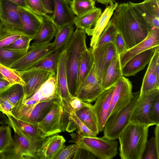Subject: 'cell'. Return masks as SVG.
I'll return each mask as SVG.
<instances>
[{"label":"cell","mask_w":159,"mask_h":159,"mask_svg":"<svg viewBox=\"0 0 159 159\" xmlns=\"http://www.w3.org/2000/svg\"><path fill=\"white\" fill-rule=\"evenodd\" d=\"M118 5V3L114 2L107 5L94 27L90 30L89 35L92 36L90 46L93 49L95 48L100 35L107 26Z\"/></svg>","instance_id":"26"},{"label":"cell","mask_w":159,"mask_h":159,"mask_svg":"<svg viewBox=\"0 0 159 159\" xmlns=\"http://www.w3.org/2000/svg\"><path fill=\"white\" fill-rule=\"evenodd\" d=\"M0 98L6 99L15 107L21 102L24 100L23 86L17 84L11 85L0 94Z\"/></svg>","instance_id":"35"},{"label":"cell","mask_w":159,"mask_h":159,"mask_svg":"<svg viewBox=\"0 0 159 159\" xmlns=\"http://www.w3.org/2000/svg\"><path fill=\"white\" fill-rule=\"evenodd\" d=\"M149 127L129 122L118 139L121 159H142L148 140Z\"/></svg>","instance_id":"2"},{"label":"cell","mask_w":159,"mask_h":159,"mask_svg":"<svg viewBox=\"0 0 159 159\" xmlns=\"http://www.w3.org/2000/svg\"><path fill=\"white\" fill-rule=\"evenodd\" d=\"M59 50L54 51L45 57L30 69H38L48 71L55 75Z\"/></svg>","instance_id":"36"},{"label":"cell","mask_w":159,"mask_h":159,"mask_svg":"<svg viewBox=\"0 0 159 159\" xmlns=\"http://www.w3.org/2000/svg\"><path fill=\"white\" fill-rule=\"evenodd\" d=\"M5 115L27 137L34 142L40 144L45 138L37 123L22 120L11 114Z\"/></svg>","instance_id":"27"},{"label":"cell","mask_w":159,"mask_h":159,"mask_svg":"<svg viewBox=\"0 0 159 159\" xmlns=\"http://www.w3.org/2000/svg\"><path fill=\"white\" fill-rule=\"evenodd\" d=\"M26 6L35 14L51 20V13L46 8L41 0H25ZM52 21V20H51Z\"/></svg>","instance_id":"40"},{"label":"cell","mask_w":159,"mask_h":159,"mask_svg":"<svg viewBox=\"0 0 159 159\" xmlns=\"http://www.w3.org/2000/svg\"></svg>","instance_id":"61"},{"label":"cell","mask_w":159,"mask_h":159,"mask_svg":"<svg viewBox=\"0 0 159 159\" xmlns=\"http://www.w3.org/2000/svg\"><path fill=\"white\" fill-rule=\"evenodd\" d=\"M132 86L128 79L122 76L114 85L108 117L126 106L133 97Z\"/></svg>","instance_id":"13"},{"label":"cell","mask_w":159,"mask_h":159,"mask_svg":"<svg viewBox=\"0 0 159 159\" xmlns=\"http://www.w3.org/2000/svg\"><path fill=\"white\" fill-rule=\"evenodd\" d=\"M123 76L119 55H116L112 59L103 76L101 84L106 90L113 86Z\"/></svg>","instance_id":"28"},{"label":"cell","mask_w":159,"mask_h":159,"mask_svg":"<svg viewBox=\"0 0 159 159\" xmlns=\"http://www.w3.org/2000/svg\"><path fill=\"white\" fill-rule=\"evenodd\" d=\"M14 131L10 145L0 153V159H38L36 152L39 145L27 137L11 121Z\"/></svg>","instance_id":"5"},{"label":"cell","mask_w":159,"mask_h":159,"mask_svg":"<svg viewBox=\"0 0 159 159\" xmlns=\"http://www.w3.org/2000/svg\"><path fill=\"white\" fill-rule=\"evenodd\" d=\"M85 31L77 28L66 48V66L69 92L75 97L77 91V77L79 64L82 55L87 49Z\"/></svg>","instance_id":"3"},{"label":"cell","mask_w":159,"mask_h":159,"mask_svg":"<svg viewBox=\"0 0 159 159\" xmlns=\"http://www.w3.org/2000/svg\"><path fill=\"white\" fill-rule=\"evenodd\" d=\"M66 141L62 136L56 134L46 137L37 148V156L40 159H53L65 146Z\"/></svg>","instance_id":"21"},{"label":"cell","mask_w":159,"mask_h":159,"mask_svg":"<svg viewBox=\"0 0 159 159\" xmlns=\"http://www.w3.org/2000/svg\"><path fill=\"white\" fill-rule=\"evenodd\" d=\"M66 49L61 52L58 58L56 72V94L60 100L64 112L69 115L70 111L69 101L72 96L68 88L66 66Z\"/></svg>","instance_id":"8"},{"label":"cell","mask_w":159,"mask_h":159,"mask_svg":"<svg viewBox=\"0 0 159 159\" xmlns=\"http://www.w3.org/2000/svg\"><path fill=\"white\" fill-rule=\"evenodd\" d=\"M117 32L112 17L100 35L95 48L110 43H113Z\"/></svg>","instance_id":"38"},{"label":"cell","mask_w":159,"mask_h":159,"mask_svg":"<svg viewBox=\"0 0 159 159\" xmlns=\"http://www.w3.org/2000/svg\"><path fill=\"white\" fill-rule=\"evenodd\" d=\"M159 148H158L154 137L147 140L142 159H159Z\"/></svg>","instance_id":"42"},{"label":"cell","mask_w":159,"mask_h":159,"mask_svg":"<svg viewBox=\"0 0 159 159\" xmlns=\"http://www.w3.org/2000/svg\"><path fill=\"white\" fill-rule=\"evenodd\" d=\"M98 2L107 5L115 2V0H95Z\"/></svg>","instance_id":"58"},{"label":"cell","mask_w":159,"mask_h":159,"mask_svg":"<svg viewBox=\"0 0 159 159\" xmlns=\"http://www.w3.org/2000/svg\"><path fill=\"white\" fill-rule=\"evenodd\" d=\"M10 125L0 126V153L3 152L11 144L13 137Z\"/></svg>","instance_id":"41"},{"label":"cell","mask_w":159,"mask_h":159,"mask_svg":"<svg viewBox=\"0 0 159 159\" xmlns=\"http://www.w3.org/2000/svg\"><path fill=\"white\" fill-rule=\"evenodd\" d=\"M78 148L77 145L75 143L64 147L55 156L53 159H72Z\"/></svg>","instance_id":"45"},{"label":"cell","mask_w":159,"mask_h":159,"mask_svg":"<svg viewBox=\"0 0 159 159\" xmlns=\"http://www.w3.org/2000/svg\"><path fill=\"white\" fill-rule=\"evenodd\" d=\"M90 130L97 134L99 131L96 115L93 105L90 103L84 106L74 113Z\"/></svg>","instance_id":"31"},{"label":"cell","mask_w":159,"mask_h":159,"mask_svg":"<svg viewBox=\"0 0 159 159\" xmlns=\"http://www.w3.org/2000/svg\"><path fill=\"white\" fill-rule=\"evenodd\" d=\"M95 158V156L89 151L78 148L72 159H94Z\"/></svg>","instance_id":"50"},{"label":"cell","mask_w":159,"mask_h":159,"mask_svg":"<svg viewBox=\"0 0 159 159\" xmlns=\"http://www.w3.org/2000/svg\"><path fill=\"white\" fill-rule=\"evenodd\" d=\"M63 114V108L57 98L43 119L37 123L45 138L62 131Z\"/></svg>","instance_id":"10"},{"label":"cell","mask_w":159,"mask_h":159,"mask_svg":"<svg viewBox=\"0 0 159 159\" xmlns=\"http://www.w3.org/2000/svg\"><path fill=\"white\" fill-rule=\"evenodd\" d=\"M2 112L0 111V125H9V120L7 117Z\"/></svg>","instance_id":"55"},{"label":"cell","mask_w":159,"mask_h":159,"mask_svg":"<svg viewBox=\"0 0 159 159\" xmlns=\"http://www.w3.org/2000/svg\"><path fill=\"white\" fill-rule=\"evenodd\" d=\"M74 25L73 23L66 24L57 30L53 42L54 51L61 52L66 48L74 33Z\"/></svg>","instance_id":"33"},{"label":"cell","mask_w":159,"mask_h":159,"mask_svg":"<svg viewBox=\"0 0 159 159\" xmlns=\"http://www.w3.org/2000/svg\"><path fill=\"white\" fill-rule=\"evenodd\" d=\"M0 78L3 79L2 76V75L0 74Z\"/></svg>","instance_id":"59"},{"label":"cell","mask_w":159,"mask_h":159,"mask_svg":"<svg viewBox=\"0 0 159 159\" xmlns=\"http://www.w3.org/2000/svg\"><path fill=\"white\" fill-rule=\"evenodd\" d=\"M113 43L115 47L117 55H120L128 49L125 42L121 34L117 33Z\"/></svg>","instance_id":"47"},{"label":"cell","mask_w":159,"mask_h":159,"mask_svg":"<svg viewBox=\"0 0 159 159\" xmlns=\"http://www.w3.org/2000/svg\"><path fill=\"white\" fill-rule=\"evenodd\" d=\"M143 78L140 94L159 89V48L155 51Z\"/></svg>","instance_id":"24"},{"label":"cell","mask_w":159,"mask_h":159,"mask_svg":"<svg viewBox=\"0 0 159 159\" xmlns=\"http://www.w3.org/2000/svg\"><path fill=\"white\" fill-rule=\"evenodd\" d=\"M71 1L70 0H54L53 14L51 16L57 30L65 25L73 23L75 16L71 8Z\"/></svg>","instance_id":"22"},{"label":"cell","mask_w":159,"mask_h":159,"mask_svg":"<svg viewBox=\"0 0 159 159\" xmlns=\"http://www.w3.org/2000/svg\"><path fill=\"white\" fill-rule=\"evenodd\" d=\"M159 46L153 47L136 55L130 59L122 68L123 76H134L143 69L149 63Z\"/></svg>","instance_id":"19"},{"label":"cell","mask_w":159,"mask_h":159,"mask_svg":"<svg viewBox=\"0 0 159 159\" xmlns=\"http://www.w3.org/2000/svg\"><path fill=\"white\" fill-rule=\"evenodd\" d=\"M32 40L31 38L27 35H22L11 44L4 48L16 49L29 50L30 43Z\"/></svg>","instance_id":"44"},{"label":"cell","mask_w":159,"mask_h":159,"mask_svg":"<svg viewBox=\"0 0 159 159\" xmlns=\"http://www.w3.org/2000/svg\"><path fill=\"white\" fill-rule=\"evenodd\" d=\"M89 102L83 101L78 98L72 96L69 102V106L70 111V114L82 108L83 107L88 105Z\"/></svg>","instance_id":"48"},{"label":"cell","mask_w":159,"mask_h":159,"mask_svg":"<svg viewBox=\"0 0 159 159\" xmlns=\"http://www.w3.org/2000/svg\"><path fill=\"white\" fill-rule=\"evenodd\" d=\"M93 65L98 79L101 81L108 67L117 55L115 47L110 43L93 49Z\"/></svg>","instance_id":"16"},{"label":"cell","mask_w":159,"mask_h":159,"mask_svg":"<svg viewBox=\"0 0 159 159\" xmlns=\"http://www.w3.org/2000/svg\"><path fill=\"white\" fill-rule=\"evenodd\" d=\"M150 120L155 125L159 124V95L153 100L149 113Z\"/></svg>","instance_id":"46"},{"label":"cell","mask_w":159,"mask_h":159,"mask_svg":"<svg viewBox=\"0 0 159 159\" xmlns=\"http://www.w3.org/2000/svg\"><path fill=\"white\" fill-rule=\"evenodd\" d=\"M129 2L148 31L153 28H159V0Z\"/></svg>","instance_id":"11"},{"label":"cell","mask_w":159,"mask_h":159,"mask_svg":"<svg viewBox=\"0 0 159 159\" xmlns=\"http://www.w3.org/2000/svg\"><path fill=\"white\" fill-rule=\"evenodd\" d=\"M114 85L105 90L97 98L93 105L99 132L103 131L107 118Z\"/></svg>","instance_id":"23"},{"label":"cell","mask_w":159,"mask_h":159,"mask_svg":"<svg viewBox=\"0 0 159 159\" xmlns=\"http://www.w3.org/2000/svg\"><path fill=\"white\" fill-rule=\"evenodd\" d=\"M93 64V49L90 47L84 52L80 61L78 72L77 92L90 71Z\"/></svg>","instance_id":"32"},{"label":"cell","mask_w":159,"mask_h":159,"mask_svg":"<svg viewBox=\"0 0 159 159\" xmlns=\"http://www.w3.org/2000/svg\"><path fill=\"white\" fill-rule=\"evenodd\" d=\"M14 107L13 105L7 99L0 98V111L5 115L11 114Z\"/></svg>","instance_id":"51"},{"label":"cell","mask_w":159,"mask_h":159,"mask_svg":"<svg viewBox=\"0 0 159 159\" xmlns=\"http://www.w3.org/2000/svg\"><path fill=\"white\" fill-rule=\"evenodd\" d=\"M0 15L1 20L7 25L25 34L18 5L8 0H0Z\"/></svg>","instance_id":"18"},{"label":"cell","mask_w":159,"mask_h":159,"mask_svg":"<svg viewBox=\"0 0 159 159\" xmlns=\"http://www.w3.org/2000/svg\"><path fill=\"white\" fill-rule=\"evenodd\" d=\"M69 119L73 123L75 126L77 128V132L84 136H97V134L90 130L74 114L69 115Z\"/></svg>","instance_id":"43"},{"label":"cell","mask_w":159,"mask_h":159,"mask_svg":"<svg viewBox=\"0 0 159 159\" xmlns=\"http://www.w3.org/2000/svg\"><path fill=\"white\" fill-rule=\"evenodd\" d=\"M139 95L140 91L133 93V97L127 105L108 117L103 130L104 137L113 140L118 138L129 122L132 112Z\"/></svg>","instance_id":"6"},{"label":"cell","mask_w":159,"mask_h":159,"mask_svg":"<svg viewBox=\"0 0 159 159\" xmlns=\"http://www.w3.org/2000/svg\"><path fill=\"white\" fill-rule=\"evenodd\" d=\"M159 124L156 125L154 130L155 137L154 138L156 145L159 148Z\"/></svg>","instance_id":"56"},{"label":"cell","mask_w":159,"mask_h":159,"mask_svg":"<svg viewBox=\"0 0 159 159\" xmlns=\"http://www.w3.org/2000/svg\"><path fill=\"white\" fill-rule=\"evenodd\" d=\"M19 72L25 83L23 86V101L30 98L43 83L54 75L49 72L38 69H29Z\"/></svg>","instance_id":"15"},{"label":"cell","mask_w":159,"mask_h":159,"mask_svg":"<svg viewBox=\"0 0 159 159\" xmlns=\"http://www.w3.org/2000/svg\"><path fill=\"white\" fill-rule=\"evenodd\" d=\"M43 4L50 13H53L54 6V0H41Z\"/></svg>","instance_id":"53"},{"label":"cell","mask_w":159,"mask_h":159,"mask_svg":"<svg viewBox=\"0 0 159 159\" xmlns=\"http://www.w3.org/2000/svg\"><path fill=\"white\" fill-rule=\"evenodd\" d=\"M11 86L7 81L3 79L0 78V94L6 90Z\"/></svg>","instance_id":"54"},{"label":"cell","mask_w":159,"mask_h":159,"mask_svg":"<svg viewBox=\"0 0 159 159\" xmlns=\"http://www.w3.org/2000/svg\"><path fill=\"white\" fill-rule=\"evenodd\" d=\"M55 97H57L56 75L43 83L30 98L22 102L26 105H31Z\"/></svg>","instance_id":"25"},{"label":"cell","mask_w":159,"mask_h":159,"mask_svg":"<svg viewBox=\"0 0 159 159\" xmlns=\"http://www.w3.org/2000/svg\"><path fill=\"white\" fill-rule=\"evenodd\" d=\"M102 10L97 8L80 16H75L73 23L77 28L84 30L89 35L90 30L95 25L102 13Z\"/></svg>","instance_id":"30"},{"label":"cell","mask_w":159,"mask_h":159,"mask_svg":"<svg viewBox=\"0 0 159 159\" xmlns=\"http://www.w3.org/2000/svg\"><path fill=\"white\" fill-rule=\"evenodd\" d=\"M25 35L7 25L1 20H0V40L11 34Z\"/></svg>","instance_id":"49"},{"label":"cell","mask_w":159,"mask_h":159,"mask_svg":"<svg viewBox=\"0 0 159 159\" xmlns=\"http://www.w3.org/2000/svg\"><path fill=\"white\" fill-rule=\"evenodd\" d=\"M57 98L55 97L31 105H26L22 102L13 108L11 114L22 120L37 123L43 119Z\"/></svg>","instance_id":"7"},{"label":"cell","mask_w":159,"mask_h":159,"mask_svg":"<svg viewBox=\"0 0 159 159\" xmlns=\"http://www.w3.org/2000/svg\"><path fill=\"white\" fill-rule=\"evenodd\" d=\"M95 0H72V10L76 16H80L91 11L96 8Z\"/></svg>","instance_id":"37"},{"label":"cell","mask_w":159,"mask_h":159,"mask_svg":"<svg viewBox=\"0 0 159 159\" xmlns=\"http://www.w3.org/2000/svg\"><path fill=\"white\" fill-rule=\"evenodd\" d=\"M159 46V28H153L148 31L146 38L133 47L119 55L122 68L132 57L152 48Z\"/></svg>","instance_id":"17"},{"label":"cell","mask_w":159,"mask_h":159,"mask_svg":"<svg viewBox=\"0 0 159 159\" xmlns=\"http://www.w3.org/2000/svg\"><path fill=\"white\" fill-rule=\"evenodd\" d=\"M1 20V17H0V20Z\"/></svg>","instance_id":"60"},{"label":"cell","mask_w":159,"mask_h":159,"mask_svg":"<svg viewBox=\"0 0 159 159\" xmlns=\"http://www.w3.org/2000/svg\"><path fill=\"white\" fill-rule=\"evenodd\" d=\"M57 32L56 27L52 21L44 18V21L38 34L34 39V41L29 48L48 43L55 36Z\"/></svg>","instance_id":"29"},{"label":"cell","mask_w":159,"mask_h":159,"mask_svg":"<svg viewBox=\"0 0 159 159\" xmlns=\"http://www.w3.org/2000/svg\"><path fill=\"white\" fill-rule=\"evenodd\" d=\"M159 95V89L140 94L132 112L129 122L149 127L155 125L150 120L149 113L153 100Z\"/></svg>","instance_id":"9"},{"label":"cell","mask_w":159,"mask_h":159,"mask_svg":"<svg viewBox=\"0 0 159 159\" xmlns=\"http://www.w3.org/2000/svg\"><path fill=\"white\" fill-rule=\"evenodd\" d=\"M105 90L102 87L101 81L99 80L97 76L93 64L75 97L83 101L90 103L95 101Z\"/></svg>","instance_id":"14"},{"label":"cell","mask_w":159,"mask_h":159,"mask_svg":"<svg viewBox=\"0 0 159 159\" xmlns=\"http://www.w3.org/2000/svg\"><path fill=\"white\" fill-rule=\"evenodd\" d=\"M20 6H26L25 0H8Z\"/></svg>","instance_id":"57"},{"label":"cell","mask_w":159,"mask_h":159,"mask_svg":"<svg viewBox=\"0 0 159 159\" xmlns=\"http://www.w3.org/2000/svg\"><path fill=\"white\" fill-rule=\"evenodd\" d=\"M27 49H16L5 48H0V64L10 67L16 61L27 53Z\"/></svg>","instance_id":"34"},{"label":"cell","mask_w":159,"mask_h":159,"mask_svg":"<svg viewBox=\"0 0 159 159\" xmlns=\"http://www.w3.org/2000/svg\"><path fill=\"white\" fill-rule=\"evenodd\" d=\"M112 16L117 31L129 49L144 40L148 30L129 2L118 4Z\"/></svg>","instance_id":"1"},{"label":"cell","mask_w":159,"mask_h":159,"mask_svg":"<svg viewBox=\"0 0 159 159\" xmlns=\"http://www.w3.org/2000/svg\"><path fill=\"white\" fill-rule=\"evenodd\" d=\"M53 52V42L29 48L27 53L14 62L10 68L19 71L28 70Z\"/></svg>","instance_id":"12"},{"label":"cell","mask_w":159,"mask_h":159,"mask_svg":"<svg viewBox=\"0 0 159 159\" xmlns=\"http://www.w3.org/2000/svg\"><path fill=\"white\" fill-rule=\"evenodd\" d=\"M19 11L23 32L34 40L39 32L44 18L35 14L26 6H19Z\"/></svg>","instance_id":"20"},{"label":"cell","mask_w":159,"mask_h":159,"mask_svg":"<svg viewBox=\"0 0 159 159\" xmlns=\"http://www.w3.org/2000/svg\"><path fill=\"white\" fill-rule=\"evenodd\" d=\"M22 35L13 34L9 35L0 40V48L7 46L12 43Z\"/></svg>","instance_id":"52"},{"label":"cell","mask_w":159,"mask_h":159,"mask_svg":"<svg viewBox=\"0 0 159 159\" xmlns=\"http://www.w3.org/2000/svg\"><path fill=\"white\" fill-rule=\"evenodd\" d=\"M0 73L3 78L11 85L19 84L24 86L25 83L22 80L19 71L0 64Z\"/></svg>","instance_id":"39"},{"label":"cell","mask_w":159,"mask_h":159,"mask_svg":"<svg viewBox=\"0 0 159 159\" xmlns=\"http://www.w3.org/2000/svg\"><path fill=\"white\" fill-rule=\"evenodd\" d=\"M69 142L76 144L78 148L86 149L100 159H111L118 153V143L103 136L102 137L83 135L77 132L70 134Z\"/></svg>","instance_id":"4"}]
</instances>
